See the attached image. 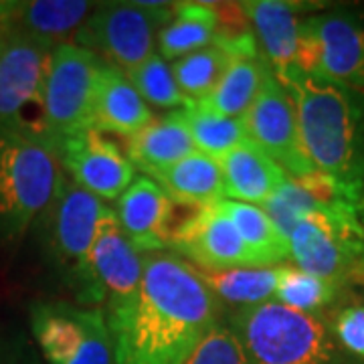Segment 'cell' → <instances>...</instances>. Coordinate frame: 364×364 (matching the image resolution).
Masks as SVG:
<instances>
[{
    "instance_id": "cell-1",
    "label": "cell",
    "mask_w": 364,
    "mask_h": 364,
    "mask_svg": "<svg viewBox=\"0 0 364 364\" xmlns=\"http://www.w3.org/2000/svg\"><path fill=\"white\" fill-rule=\"evenodd\" d=\"M142 257L138 298L124 318L107 322L117 364H186L219 322L217 298L176 253L154 251Z\"/></svg>"
},
{
    "instance_id": "cell-2",
    "label": "cell",
    "mask_w": 364,
    "mask_h": 364,
    "mask_svg": "<svg viewBox=\"0 0 364 364\" xmlns=\"http://www.w3.org/2000/svg\"><path fill=\"white\" fill-rule=\"evenodd\" d=\"M282 85L291 97L301 144L316 170L364 188L363 116L348 87L301 71Z\"/></svg>"
},
{
    "instance_id": "cell-3",
    "label": "cell",
    "mask_w": 364,
    "mask_h": 364,
    "mask_svg": "<svg viewBox=\"0 0 364 364\" xmlns=\"http://www.w3.org/2000/svg\"><path fill=\"white\" fill-rule=\"evenodd\" d=\"M229 328L249 364H354L324 320L277 301L237 310Z\"/></svg>"
},
{
    "instance_id": "cell-4",
    "label": "cell",
    "mask_w": 364,
    "mask_h": 364,
    "mask_svg": "<svg viewBox=\"0 0 364 364\" xmlns=\"http://www.w3.org/2000/svg\"><path fill=\"white\" fill-rule=\"evenodd\" d=\"M65 172L49 140L0 132V245H16L49 208Z\"/></svg>"
},
{
    "instance_id": "cell-5",
    "label": "cell",
    "mask_w": 364,
    "mask_h": 364,
    "mask_svg": "<svg viewBox=\"0 0 364 364\" xmlns=\"http://www.w3.org/2000/svg\"><path fill=\"white\" fill-rule=\"evenodd\" d=\"M301 272L340 286L364 282V223L346 207H316L287 237Z\"/></svg>"
},
{
    "instance_id": "cell-6",
    "label": "cell",
    "mask_w": 364,
    "mask_h": 364,
    "mask_svg": "<svg viewBox=\"0 0 364 364\" xmlns=\"http://www.w3.org/2000/svg\"><path fill=\"white\" fill-rule=\"evenodd\" d=\"M105 208L104 200L81 188L65 174L53 203L41 217L45 221L47 249L57 267L75 287L81 306L102 301L91 277L90 257Z\"/></svg>"
},
{
    "instance_id": "cell-7",
    "label": "cell",
    "mask_w": 364,
    "mask_h": 364,
    "mask_svg": "<svg viewBox=\"0 0 364 364\" xmlns=\"http://www.w3.org/2000/svg\"><path fill=\"white\" fill-rule=\"evenodd\" d=\"M55 47L28 35L0 31V132L47 140L45 81Z\"/></svg>"
},
{
    "instance_id": "cell-8",
    "label": "cell",
    "mask_w": 364,
    "mask_h": 364,
    "mask_svg": "<svg viewBox=\"0 0 364 364\" xmlns=\"http://www.w3.org/2000/svg\"><path fill=\"white\" fill-rule=\"evenodd\" d=\"M31 332L47 364H117L104 308L41 299L28 310Z\"/></svg>"
},
{
    "instance_id": "cell-9",
    "label": "cell",
    "mask_w": 364,
    "mask_h": 364,
    "mask_svg": "<svg viewBox=\"0 0 364 364\" xmlns=\"http://www.w3.org/2000/svg\"><path fill=\"white\" fill-rule=\"evenodd\" d=\"M172 13L174 4L164 9H146L140 2L102 4L93 9L75 45L100 51L109 65L130 73L154 55L158 35L170 23Z\"/></svg>"
},
{
    "instance_id": "cell-10",
    "label": "cell",
    "mask_w": 364,
    "mask_h": 364,
    "mask_svg": "<svg viewBox=\"0 0 364 364\" xmlns=\"http://www.w3.org/2000/svg\"><path fill=\"white\" fill-rule=\"evenodd\" d=\"M102 63L91 49L75 43L53 49L45 81V132L51 144L93 128V95Z\"/></svg>"
},
{
    "instance_id": "cell-11",
    "label": "cell",
    "mask_w": 364,
    "mask_h": 364,
    "mask_svg": "<svg viewBox=\"0 0 364 364\" xmlns=\"http://www.w3.org/2000/svg\"><path fill=\"white\" fill-rule=\"evenodd\" d=\"M298 71L342 87H364V26L344 14L301 21Z\"/></svg>"
},
{
    "instance_id": "cell-12",
    "label": "cell",
    "mask_w": 364,
    "mask_h": 364,
    "mask_svg": "<svg viewBox=\"0 0 364 364\" xmlns=\"http://www.w3.org/2000/svg\"><path fill=\"white\" fill-rule=\"evenodd\" d=\"M241 119L249 142L277 162L289 178L299 181L316 172L301 144L291 97L272 69L265 75L259 95Z\"/></svg>"
},
{
    "instance_id": "cell-13",
    "label": "cell",
    "mask_w": 364,
    "mask_h": 364,
    "mask_svg": "<svg viewBox=\"0 0 364 364\" xmlns=\"http://www.w3.org/2000/svg\"><path fill=\"white\" fill-rule=\"evenodd\" d=\"M91 277L105 304L107 322H116L130 312L138 298L144 275V257L130 243L114 208H105L97 225L90 257Z\"/></svg>"
},
{
    "instance_id": "cell-14",
    "label": "cell",
    "mask_w": 364,
    "mask_h": 364,
    "mask_svg": "<svg viewBox=\"0 0 364 364\" xmlns=\"http://www.w3.org/2000/svg\"><path fill=\"white\" fill-rule=\"evenodd\" d=\"M53 146L67 176L100 200H117L136 178L122 148L95 128L65 136Z\"/></svg>"
},
{
    "instance_id": "cell-15",
    "label": "cell",
    "mask_w": 364,
    "mask_h": 364,
    "mask_svg": "<svg viewBox=\"0 0 364 364\" xmlns=\"http://www.w3.org/2000/svg\"><path fill=\"white\" fill-rule=\"evenodd\" d=\"M170 249L178 251L191 259V265L200 269L261 267L221 203L195 208L193 215L182 219L174 229Z\"/></svg>"
},
{
    "instance_id": "cell-16",
    "label": "cell",
    "mask_w": 364,
    "mask_h": 364,
    "mask_svg": "<svg viewBox=\"0 0 364 364\" xmlns=\"http://www.w3.org/2000/svg\"><path fill=\"white\" fill-rule=\"evenodd\" d=\"M176 203L148 176L134 178L128 191L117 198L114 210L126 237L140 253L170 249L178 223L174 221Z\"/></svg>"
},
{
    "instance_id": "cell-17",
    "label": "cell",
    "mask_w": 364,
    "mask_h": 364,
    "mask_svg": "<svg viewBox=\"0 0 364 364\" xmlns=\"http://www.w3.org/2000/svg\"><path fill=\"white\" fill-rule=\"evenodd\" d=\"M93 13L85 0H25L0 2V31L21 33L51 45L75 43Z\"/></svg>"
},
{
    "instance_id": "cell-18",
    "label": "cell",
    "mask_w": 364,
    "mask_h": 364,
    "mask_svg": "<svg viewBox=\"0 0 364 364\" xmlns=\"http://www.w3.org/2000/svg\"><path fill=\"white\" fill-rule=\"evenodd\" d=\"M241 9L253 23V35L259 39L263 53L269 61V69L284 83L298 73L299 25L298 9L291 2L282 0H251L241 2Z\"/></svg>"
},
{
    "instance_id": "cell-19",
    "label": "cell",
    "mask_w": 364,
    "mask_h": 364,
    "mask_svg": "<svg viewBox=\"0 0 364 364\" xmlns=\"http://www.w3.org/2000/svg\"><path fill=\"white\" fill-rule=\"evenodd\" d=\"M154 119L148 104L117 67L102 63L93 95V128L130 138Z\"/></svg>"
},
{
    "instance_id": "cell-20",
    "label": "cell",
    "mask_w": 364,
    "mask_h": 364,
    "mask_svg": "<svg viewBox=\"0 0 364 364\" xmlns=\"http://www.w3.org/2000/svg\"><path fill=\"white\" fill-rule=\"evenodd\" d=\"M217 162L223 174L225 198L237 203L259 207L289 181L284 168L251 142L235 148Z\"/></svg>"
},
{
    "instance_id": "cell-21",
    "label": "cell",
    "mask_w": 364,
    "mask_h": 364,
    "mask_svg": "<svg viewBox=\"0 0 364 364\" xmlns=\"http://www.w3.org/2000/svg\"><path fill=\"white\" fill-rule=\"evenodd\" d=\"M196 146L178 112L152 119L144 130L128 138L126 156L144 176H154L186 156L195 154Z\"/></svg>"
},
{
    "instance_id": "cell-22",
    "label": "cell",
    "mask_w": 364,
    "mask_h": 364,
    "mask_svg": "<svg viewBox=\"0 0 364 364\" xmlns=\"http://www.w3.org/2000/svg\"><path fill=\"white\" fill-rule=\"evenodd\" d=\"M181 207L205 208L225 200V184L219 162L196 150L168 168L148 176Z\"/></svg>"
},
{
    "instance_id": "cell-23",
    "label": "cell",
    "mask_w": 364,
    "mask_h": 364,
    "mask_svg": "<svg viewBox=\"0 0 364 364\" xmlns=\"http://www.w3.org/2000/svg\"><path fill=\"white\" fill-rule=\"evenodd\" d=\"M219 28V4L215 2H176L170 23L158 35L160 57L181 59L213 45Z\"/></svg>"
},
{
    "instance_id": "cell-24",
    "label": "cell",
    "mask_w": 364,
    "mask_h": 364,
    "mask_svg": "<svg viewBox=\"0 0 364 364\" xmlns=\"http://www.w3.org/2000/svg\"><path fill=\"white\" fill-rule=\"evenodd\" d=\"M195 267V265H193ZM287 265L269 267H233V269H200L195 267L203 284L215 298L229 304H241L243 308L269 301L275 296Z\"/></svg>"
},
{
    "instance_id": "cell-25",
    "label": "cell",
    "mask_w": 364,
    "mask_h": 364,
    "mask_svg": "<svg viewBox=\"0 0 364 364\" xmlns=\"http://www.w3.org/2000/svg\"><path fill=\"white\" fill-rule=\"evenodd\" d=\"M267 71L269 67L259 55L235 57L213 93L195 104L219 116L243 117L259 95Z\"/></svg>"
},
{
    "instance_id": "cell-26",
    "label": "cell",
    "mask_w": 364,
    "mask_h": 364,
    "mask_svg": "<svg viewBox=\"0 0 364 364\" xmlns=\"http://www.w3.org/2000/svg\"><path fill=\"white\" fill-rule=\"evenodd\" d=\"M221 207L227 213V217L233 221L247 247L255 253L261 267L277 265L287 257H291L287 239L277 231V227L265 215L263 208L257 205L229 200V198L221 200Z\"/></svg>"
},
{
    "instance_id": "cell-27",
    "label": "cell",
    "mask_w": 364,
    "mask_h": 364,
    "mask_svg": "<svg viewBox=\"0 0 364 364\" xmlns=\"http://www.w3.org/2000/svg\"><path fill=\"white\" fill-rule=\"evenodd\" d=\"M181 116L193 136L196 150L215 160L249 142L241 117L219 116L196 104L181 109Z\"/></svg>"
},
{
    "instance_id": "cell-28",
    "label": "cell",
    "mask_w": 364,
    "mask_h": 364,
    "mask_svg": "<svg viewBox=\"0 0 364 364\" xmlns=\"http://www.w3.org/2000/svg\"><path fill=\"white\" fill-rule=\"evenodd\" d=\"M233 59L235 57H231L221 47L208 45L200 51L176 59L170 69L182 93L191 97L193 102H200L208 97L213 90L219 85V81Z\"/></svg>"
},
{
    "instance_id": "cell-29",
    "label": "cell",
    "mask_w": 364,
    "mask_h": 364,
    "mask_svg": "<svg viewBox=\"0 0 364 364\" xmlns=\"http://www.w3.org/2000/svg\"><path fill=\"white\" fill-rule=\"evenodd\" d=\"M126 77L130 79L132 85L136 87L146 104L156 105L162 109H176V112L195 105V102L181 91L168 63L156 53L146 63L126 73Z\"/></svg>"
},
{
    "instance_id": "cell-30",
    "label": "cell",
    "mask_w": 364,
    "mask_h": 364,
    "mask_svg": "<svg viewBox=\"0 0 364 364\" xmlns=\"http://www.w3.org/2000/svg\"><path fill=\"white\" fill-rule=\"evenodd\" d=\"M336 289L338 286L326 282L322 277H316L312 273L301 272L299 267L287 265L273 298L277 299V304L287 306L291 310L314 314L334 301Z\"/></svg>"
},
{
    "instance_id": "cell-31",
    "label": "cell",
    "mask_w": 364,
    "mask_h": 364,
    "mask_svg": "<svg viewBox=\"0 0 364 364\" xmlns=\"http://www.w3.org/2000/svg\"><path fill=\"white\" fill-rule=\"evenodd\" d=\"M316 207H320L316 203V198L294 178H289L284 186H279L261 205V208L265 210V215L272 219L273 225L277 227V231L284 235L286 239L296 229V225L308 213H312Z\"/></svg>"
},
{
    "instance_id": "cell-32",
    "label": "cell",
    "mask_w": 364,
    "mask_h": 364,
    "mask_svg": "<svg viewBox=\"0 0 364 364\" xmlns=\"http://www.w3.org/2000/svg\"><path fill=\"white\" fill-rule=\"evenodd\" d=\"M186 364H249L229 324H217L200 340Z\"/></svg>"
},
{
    "instance_id": "cell-33",
    "label": "cell",
    "mask_w": 364,
    "mask_h": 364,
    "mask_svg": "<svg viewBox=\"0 0 364 364\" xmlns=\"http://www.w3.org/2000/svg\"><path fill=\"white\" fill-rule=\"evenodd\" d=\"M334 336L342 348L364 358V306H348L334 320Z\"/></svg>"
},
{
    "instance_id": "cell-34",
    "label": "cell",
    "mask_w": 364,
    "mask_h": 364,
    "mask_svg": "<svg viewBox=\"0 0 364 364\" xmlns=\"http://www.w3.org/2000/svg\"><path fill=\"white\" fill-rule=\"evenodd\" d=\"M0 364H41L39 354L23 332H0Z\"/></svg>"
}]
</instances>
